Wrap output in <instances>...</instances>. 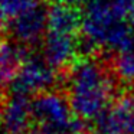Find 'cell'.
Masks as SVG:
<instances>
[{"instance_id": "cell-1", "label": "cell", "mask_w": 134, "mask_h": 134, "mask_svg": "<svg viewBox=\"0 0 134 134\" xmlns=\"http://www.w3.org/2000/svg\"><path fill=\"white\" fill-rule=\"evenodd\" d=\"M79 53L91 56L104 48L113 53L134 51V27L128 20L124 0H90L84 9Z\"/></svg>"}, {"instance_id": "cell-2", "label": "cell", "mask_w": 134, "mask_h": 134, "mask_svg": "<svg viewBox=\"0 0 134 134\" xmlns=\"http://www.w3.org/2000/svg\"><path fill=\"white\" fill-rule=\"evenodd\" d=\"M115 78L104 62L82 56L69 66L66 76L68 99L81 121L92 122L113 102Z\"/></svg>"}, {"instance_id": "cell-3", "label": "cell", "mask_w": 134, "mask_h": 134, "mask_svg": "<svg viewBox=\"0 0 134 134\" xmlns=\"http://www.w3.org/2000/svg\"><path fill=\"white\" fill-rule=\"evenodd\" d=\"M29 134H76L82 121L76 117L66 95L58 91H45L30 99Z\"/></svg>"}, {"instance_id": "cell-4", "label": "cell", "mask_w": 134, "mask_h": 134, "mask_svg": "<svg viewBox=\"0 0 134 134\" xmlns=\"http://www.w3.org/2000/svg\"><path fill=\"white\" fill-rule=\"evenodd\" d=\"M56 84V69H53L42 55H27L15 78L7 85L9 94L33 98L49 91Z\"/></svg>"}, {"instance_id": "cell-5", "label": "cell", "mask_w": 134, "mask_h": 134, "mask_svg": "<svg viewBox=\"0 0 134 134\" xmlns=\"http://www.w3.org/2000/svg\"><path fill=\"white\" fill-rule=\"evenodd\" d=\"M48 12H49V7H46L41 2L33 9L9 20L7 32H9L12 41L20 43L25 48L42 43L43 38L49 30Z\"/></svg>"}, {"instance_id": "cell-6", "label": "cell", "mask_w": 134, "mask_h": 134, "mask_svg": "<svg viewBox=\"0 0 134 134\" xmlns=\"http://www.w3.org/2000/svg\"><path fill=\"white\" fill-rule=\"evenodd\" d=\"M79 53V36L48 30L42 42V56L53 69H64L76 61Z\"/></svg>"}, {"instance_id": "cell-7", "label": "cell", "mask_w": 134, "mask_h": 134, "mask_svg": "<svg viewBox=\"0 0 134 134\" xmlns=\"http://www.w3.org/2000/svg\"><path fill=\"white\" fill-rule=\"evenodd\" d=\"M30 99L9 94L0 104V134H27L30 131Z\"/></svg>"}, {"instance_id": "cell-8", "label": "cell", "mask_w": 134, "mask_h": 134, "mask_svg": "<svg viewBox=\"0 0 134 134\" xmlns=\"http://www.w3.org/2000/svg\"><path fill=\"white\" fill-rule=\"evenodd\" d=\"M84 13L76 4H53L48 12L49 30L76 35L81 30Z\"/></svg>"}, {"instance_id": "cell-9", "label": "cell", "mask_w": 134, "mask_h": 134, "mask_svg": "<svg viewBox=\"0 0 134 134\" xmlns=\"http://www.w3.org/2000/svg\"><path fill=\"white\" fill-rule=\"evenodd\" d=\"M29 53L15 41H0V91L9 85Z\"/></svg>"}, {"instance_id": "cell-10", "label": "cell", "mask_w": 134, "mask_h": 134, "mask_svg": "<svg viewBox=\"0 0 134 134\" xmlns=\"http://www.w3.org/2000/svg\"><path fill=\"white\" fill-rule=\"evenodd\" d=\"M111 72L115 81L121 84L134 85V51L121 53H114L111 61Z\"/></svg>"}, {"instance_id": "cell-11", "label": "cell", "mask_w": 134, "mask_h": 134, "mask_svg": "<svg viewBox=\"0 0 134 134\" xmlns=\"http://www.w3.org/2000/svg\"><path fill=\"white\" fill-rule=\"evenodd\" d=\"M41 2L42 0H0V15L4 20H12L38 6Z\"/></svg>"}, {"instance_id": "cell-12", "label": "cell", "mask_w": 134, "mask_h": 134, "mask_svg": "<svg viewBox=\"0 0 134 134\" xmlns=\"http://www.w3.org/2000/svg\"><path fill=\"white\" fill-rule=\"evenodd\" d=\"M125 6H127V12H128V20L134 27V0H124Z\"/></svg>"}, {"instance_id": "cell-13", "label": "cell", "mask_w": 134, "mask_h": 134, "mask_svg": "<svg viewBox=\"0 0 134 134\" xmlns=\"http://www.w3.org/2000/svg\"><path fill=\"white\" fill-rule=\"evenodd\" d=\"M45 2H48L51 6H53V4H75L76 3L75 0H45Z\"/></svg>"}, {"instance_id": "cell-14", "label": "cell", "mask_w": 134, "mask_h": 134, "mask_svg": "<svg viewBox=\"0 0 134 134\" xmlns=\"http://www.w3.org/2000/svg\"><path fill=\"white\" fill-rule=\"evenodd\" d=\"M3 22H4V19H3V16L0 15V30H2V27H3Z\"/></svg>"}, {"instance_id": "cell-15", "label": "cell", "mask_w": 134, "mask_h": 134, "mask_svg": "<svg viewBox=\"0 0 134 134\" xmlns=\"http://www.w3.org/2000/svg\"><path fill=\"white\" fill-rule=\"evenodd\" d=\"M76 134H92V133H90V131H85V130H82V131H79V133H76Z\"/></svg>"}]
</instances>
